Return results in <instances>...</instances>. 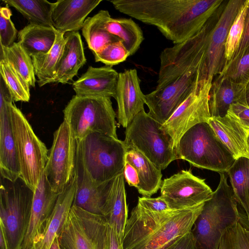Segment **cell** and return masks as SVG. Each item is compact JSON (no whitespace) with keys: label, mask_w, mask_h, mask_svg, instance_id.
<instances>
[{"label":"cell","mask_w":249,"mask_h":249,"mask_svg":"<svg viewBox=\"0 0 249 249\" xmlns=\"http://www.w3.org/2000/svg\"><path fill=\"white\" fill-rule=\"evenodd\" d=\"M223 0H112L119 12L155 26L167 39L180 43L198 33Z\"/></svg>","instance_id":"1"},{"label":"cell","mask_w":249,"mask_h":249,"mask_svg":"<svg viewBox=\"0 0 249 249\" xmlns=\"http://www.w3.org/2000/svg\"><path fill=\"white\" fill-rule=\"evenodd\" d=\"M204 204L181 210L152 212L138 203L126 221L124 249H163L191 231Z\"/></svg>","instance_id":"2"},{"label":"cell","mask_w":249,"mask_h":249,"mask_svg":"<svg viewBox=\"0 0 249 249\" xmlns=\"http://www.w3.org/2000/svg\"><path fill=\"white\" fill-rule=\"evenodd\" d=\"M212 198L204 203L191 231L197 249H218L224 233L237 222L249 225L237 207L232 188L224 173Z\"/></svg>","instance_id":"3"},{"label":"cell","mask_w":249,"mask_h":249,"mask_svg":"<svg viewBox=\"0 0 249 249\" xmlns=\"http://www.w3.org/2000/svg\"><path fill=\"white\" fill-rule=\"evenodd\" d=\"M176 152L178 159L219 173H227L235 160L208 122L188 130L179 140Z\"/></svg>","instance_id":"4"},{"label":"cell","mask_w":249,"mask_h":249,"mask_svg":"<svg viewBox=\"0 0 249 249\" xmlns=\"http://www.w3.org/2000/svg\"><path fill=\"white\" fill-rule=\"evenodd\" d=\"M224 0L201 29L185 41L164 49L161 53L156 89L182 74L203 66L210 34L226 4Z\"/></svg>","instance_id":"5"},{"label":"cell","mask_w":249,"mask_h":249,"mask_svg":"<svg viewBox=\"0 0 249 249\" xmlns=\"http://www.w3.org/2000/svg\"><path fill=\"white\" fill-rule=\"evenodd\" d=\"M64 120L77 141L92 133L118 138L116 114L111 98L74 95L63 110Z\"/></svg>","instance_id":"6"},{"label":"cell","mask_w":249,"mask_h":249,"mask_svg":"<svg viewBox=\"0 0 249 249\" xmlns=\"http://www.w3.org/2000/svg\"><path fill=\"white\" fill-rule=\"evenodd\" d=\"M126 152L124 141L100 133H92L77 141V156L98 184L109 181L123 172Z\"/></svg>","instance_id":"7"},{"label":"cell","mask_w":249,"mask_h":249,"mask_svg":"<svg viewBox=\"0 0 249 249\" xmlns=\"http://www.w3.org/2000/svg\"><path fill=\"white\" fill-rule=\"evenodd\" d=\"M34 192L19 178L11 181L0 177V227L9 249H20L30 221Z\"/></svg>","instance_id":"8"},{"label":"cell","mask_w":249,"mask_h":249,"mask_svg":"<svg viewBox=\"0 0 249 249\" xmlns=\"http://www.w3.org/2000/svg\"><path fill=\"white\" fill-rule=\"evenodd\" d=\"M161 124L143 109L126 128L124 141L126 147L137 150L161 170L178 160L173 141Z\"/></svg>","instance_id":"9"},{"label":"cell","mask_w":249,"mask_h":249,"mask_svg":"<svg viewBox=\"0 0 249 249\" xmlns=\"http://www.w3.org/2000/svg\"><path fill=\"white\" fill-rule=\"evenodd\" d=\"M11 122L19 161L20 178L34 192L48 159L45 144L37 137L21 110L12 103Z\"/></svg>","instance_id":"10"},{"label":"cell","mask_w":249,"mask_h":249,"mask_svg":"<svg viewBox=\"0 0 249 249\" xmlns=\"http://www.w3.org/2000/svg\"><path fill=\"white\" fill-rule=\"evenodd\" d=\"M53 138L44 174L53 191L59 194L75 176L77 140L64 120Z\"/></svg>","instance_id":"11"},{"label":"cell","mask_w":249,"mask_h":249,"mask_svg":"<svg viewBox=\"0 0 249 249\" xmlns=\"http://www.w3.org/2000/svg\"><path fill=\"white\" fill-rule=\"evenodd\" d=\"M213 80L204 79L177 108L161 128L171 137L175 150L182 135L200 123L208 122L211 117L209 95Z\"/></svg>","instance_id":"12"},{"label":"cell","mask_w":249,"mask_h":249,"mask_svg":"<svg viewBox=\"0 0 249 249\" xmlns=\"http://www.w3.org/2000/svg\"><path fill=\"white\" fill-rule=\"evenodd\" d=\"M201 80V70L186 72L161 88L145 94L148 114L161 124L164 123L184 102Z\"/></svg>","instance_id":"13"},{"label":"cell","mask_w":249,"mask_h":249,"mask_svg":"<svg viewBox=\"0 0 249 249\" xmlns=\"http://www.w3.org/2000/svg\"><path fill=\"white\" fill-rule=\"evenodd\" d=\"M160 196L169 208L181 210L194 207L210 199L213 192L205 179L182 170L162 181Z\"/></svg>","instance_id":"14"},{"label":"cell","mask_w":249,"mask_h":249,"mask_svg":"<svg viewBox=\"0 0 249 249\" xmlns=\"http://www.w3.org/2000/svg\"><path fill=\"white\" fill-rule=\"evenodd\" d=\"M246 0H230L212 30L208 41L201 79L213 80L222 73L227 64L225 45L231 26Z\"/></svg>","instance_id":"15"},{"label":"cell","mask_w":249,"mask_h":249,"mask_svg":"<svg viewBox=\"0 0 249 249\" xmlns=\"http://www.w3.org/2000/svg\"><path fill=\"white\" fill-rule=\"evenodd\" d=\"M13 102L6 84H0V177L11 181L20 178L18 153L11 122L10 105Z\"/></svg>","instance_id":"16"},{"label":"cell","mask_w":249,"mask_h":249,"mask_svg":"<svg viewBox=\"0 0 249 249\" xmlns=\"http://www.w3.org/2000/svg\"><path fill=\"white\" fill-rule=\"evenodd\" d=\"M141 80L135 69L119 73L115 99L117 103L118 123L126 128L134 118L144 109L145 94L140 87Z\"/></svg>","instance_id":"17"},{"label":"cell","mask_w":249,"mask_h":249,"mask_svg":"<svg viewBox=\"0 0 249 249\" xmlns=\"http://www.w3.org/2000/svg\"><path fill=\"white\" fill-rule=\"evenodd\" d=\"M77 187L73 206L104 216L107 199L113 179L98 184L91 178L77 155Z\"/></svg>","instance_id":"18"},{"label":"cell","mask_w":249,"mask_h":249,"mask_svg":"<svg viewBox=\"0 0 249 249\" xmlns=\"http://www.w3.org/2000/svg\"><path fill=\"white\" fill-rule=\"evenodd\" d=\"M58 195L53 191L43 173L34 192L31 215L20 249H30L34 238L50 217Z\"/></svg>","instance_id":"19"},{"label":"cell","mask_w":249,"mask_h":249,"mask_svg":"<svg viewBox=\"0 0 249 249\" xmlns=\"http://www.w3.org/2000/svg\"><path fill=\"white\" fill-rule=\"evenodd\" d=\"M77 187L76 174L59 194L53 211L41 231L34 238L30 249H50L60 234L72 206Z\"/></svg>","instance_id":"20"},{"label":"cell","mask_w":249,"mask_h":249,"mask_svg":"<svg viewBox=\"0 0 249 249\" xmlns=\"http://www.w3.org/2000/svg\"><path fill=\"white\" fill-rule=\"evenodd\" d=\"M102 0H58L53 2L52 20L53 28L64 34L78 32L87 16Z\"/></svg>","instance_id":"21"},{"label":"cell","mask_w":249,"mask_h":249,"mask_svg":"<svg viewBox=\"0 0 249 249\" xmlns=\"http://www.w3.org/2000/svg\"><path fill=\"white\" fill-rule=\"evenodd\" d=\"M118 73L112 67L89 66L73 84L78 96H106L115 98L119 78Z\"/></svg>","instance_id":"22"},{"label":"cell","mask_w":249,"mask_h":249,"mask_svg":"<svg viewBox=\"0 0 249 249\" xmlns=\"http://www.w3.org/2000/svg\"><path fill=\"white\" fill-rule=\"evenodd\" d=\"M208 124L235 159H249L247 139L249 129L230 111L224 117H211Z\"/></svg>","instance_id":"23"},{"label":"cell","mask_w":249,"mask_h":249,"mask_svg":"<svg viewBox=\"0 0 249 249\" xmlns=\"http://www.w3.org/2000/svg\"><path fill=\"white\" fill-rule=\"evenodd\" d=\"M245 85L234 82L222 73L217 75L212 81L209 95L211 116H225L233 104L246 105Z\"/></svg>","instance_id":"24"},{"label":"cell","mask_w":249,"mask_h":249,"mask_svg":"<svg viewBox=\"0 0 249 249\" xmlns=\"http://www.w3.org/2000/svg\"><path fill=\"white\" fill-rule=\"evenodd\" d=\"M65 43L53 83L65 84L77 75L86 63L81 36L78 32L64 35Z\"/></svg>","instance_id":"25"},{"label":"cell","mask_w":249,"mask_h":249,"mask_svg":"<svg viewBox=\"0 0 249 249\" xmlns=\"http://www.w3.org/2000/svg\"><path fill=\"white\" fill-rule=\"evenodd\" d=\"M124 179V171L114 178L104 213L109 223L115 227L122 243L128 219V206Z\"/></svg>","instance_id":"26"},{"label":"cell","mask_w":249,"mask_h":249,"mask_svg":"<svg viewBox=\"0 0 249 249\" xmlns=\"http://www.w3.org/2000/svg\"><path fill=\"white\" fill-rule=\"evenodd\" d=\"M125 161L136 169L139 179L137 189L142 196L151 197L160 189L162 180L161 170L137 150L126 147Z\"/></svg>","instance_id":"27"},{"label":"cell","mask_w":249,"mask_h":249,"mask_svg":"<svg viewBox=\"0 0 249 249\" xmlns=\"http://www.w3.org/2000/svg\"><path fill=\"white\" fill-rule=\"evenodd\" d=\"M53 27L29 24L18 32V43L32 57L48 53L56 39Z\"/></svg>","instance_id":"28"},{"label":"cell","mask_w":249,"mask_h":249,"mask_svg":"<svg viewBox=\"0 0 249 249\" xmlns=\"http://www.w3.org/2000/svg\"><path fill=\"white\" fill-rule=\"evenodd\" d=\"M65 43L64 34L56 31L55 42L47 53L32 57L35 75L40 87L53 83Z\"/></svg>","instance_id":"29"},{"label":"cell","mask_w":249,"mask_h":249,"mask_svg":"<svg viewBox=\"0 0 249 249\" xmlns=\"http://www.w3.org/2000/svg\"><path fill=\"white\" fill-rule=\"evenodd\" d=\"M58 240L61 249H95L73 206L58 235Z\"/></svg>","instance_id":"30"},{"label":"cell","mask_w":249,"mask_h":249,"mask_svg":"<svg viewBox=\"0 0 249 249\" xmlns=\"http://www.w3.org/2000/svg\"><path fill=\"white\" fill-rule=\"evenodd\" d=\"M109 16L108 11L102 10L93 17L86 18L84 22L82 35L93 54L100 52L110 43L121 41L109 33L106 28V21Z\"/></svg>","instance_id":"31"},{"label":"cell","mask_w":249,"mask_h":249,"mask_svg":"<svg viewBox=\"0 0 249 249\" xmlns=\"http://www.w3.org/2000/svg\"><path fill=\"white\" fill-rule=\"evenodd\" d=\"M105 26L109 33L121 40L130 55L138 51L144 39L141 28L131 18H114L110 15Z\"/></svg>","instance_id":"32"},{"label":"cell","mask_w":249,"mask_h":249,"mask_svg":"<svg viewBox=\"0 0 249 249\" xmlns=\"http://www.w3.org/2000/svg\"><path fill=\"white\" fill-rule=\"evenodd\" d=\"M21 14L30 24L53 27L52 13L53 3L46 0H2Z\"/></svg>","instance_id":"33"},{"label":"cell","mask_w":249,"mask_h":249,"mask_svg":"<svg viewBox=\"0 0 249 249\" xmlns=\"http://www.w3.org/2000/svg\"><path fill=\"white\" fill-rule=\"evenodd\" d=\"M228 174L231 188L237 203L249 218V159L240 157L235 159L229 169Z\"/></svg>","instance_id":"34"},{"label":"cell","mask_w":249,"mask_h":249,"mask_svg":"<svg viewBox=\"0 0 249 249\" xmlns=\"http://www.w3.org/2000/svg\"><path fill=\"white\" fill-rule=\"evenodd\" d=\"M0 60L8 63L29 87H35L36 78L32 57L18 42L8 48L0 47Z\"/></svg>","instance_id":"35"},{"label":"cell","mask_w":249,"mask_h":249,"mask_svg":"<svg viewBox=\"0 0 249 249\" xmlns=\"http://www.w3.org/2000/svg\"><path fill=\"white\" fill-rule=\"evenodd\" d=\"M0 77L8 88L13 101L28 102L30 98L29 86L14 69L3 60L0 61Z\"/></svg>","instance_id":"36"},{"label":"cell","mask_w":249,"mask_h":249,"mask_svg":"<svg viewBox=\"0 0 249 249\" xmlns=\"http://www.w3.org/2000/svg\"><path fill=\"white\" fill-rule=\"evenodd\" d=\"M249 6V0H246L231 26L225 45V55L227 64L231 59L233 53L239 45L243 33Z\"/></svg>","instance_id":"37"},{"label":"cell","mask_w":249,"mask_h":249,"mask_svg":"<svg viewBox=\"0 0 249 249\" xmlns=\"http://www.w3.org/2000/svg\"><path fill=\"white\" fill-rule=\"evenodd\" d=\"M221 73L234 82L246 85L249 81V46L238 59L228 63Z\"/></svg>","instance_id":"38"},{"label":"cell","mask_w":249,"mask_h":249,"mask_svg":"<svg viewBox=\"0 0 249 249\" xmlns=\"http://www.w3.org/2000/svg\"><path fill=\"white\" fill-rule=\"evenodd\" d=\"M93 54L96 62L111 67L124 61L130 56L121 41L110 43Z\"/></svg>","instance_id":"39"},{"label":"cell","mask_w":249,"mask_h":249,"mask_svg":"<svg viewBox=\"0 0 249 249\" xmlns=\"http://www.w3.org/2000/svg\"><path fill=\"white\" fill-rule=\"evenodd\" d=\"M12 13L7 7H1L0 10V47L8 48L15 42L17 30L11 19Z\"/></svg>","instance_id":"40"},{"label":"cell","mask_w":249,"mask_h":249,"mask_svg":"<svg viewBox=\"0 0 249 249\" xmlns=\"http://www.w3.org/2000/svg\"><path fill=\"white\" fill-rule=\"evenodd\" d=\"M225 234L228 249H249V226L237 222Z\"/></svg>","instance_id":"41"},{"label":"cell","mask_w":249,"mask_h":249,"mask_svg":"<svg viewBox=\"0 0 249 249\" xmlns=\"http://www.w3.org/2000/svg\"><path fill=\"white\" fill-rule=\"evenodd\" d=\"M138 203L145 209L152 212H162L171 209L160 196L155 198L139 197Z\"/></svg>","instance_id":"42"},{"label":"cell","mask_w":249,"mask_h":249,"mask_svg":"<svg viewBox=\"0 0 249 249\" xmlns=\"http://www.w3.org/2000/svg\"><path fill=\"white\" fill-rule=\"evenodd\" d=\"M163 249H197L192 231L168 244Z\"/></svg>","instance_id":"43"},{"label":"cell","mask_w":249,"mask_h":249,"mask_svg":"<svg viewBox=\"0 0 249 249\" xmlns=\"http://www.w3.org/2000/svg\"><path fill=\"white\" fill-rule=\"evenodd\" d=\"M248 46H249V6L246 16L243 33L239 45L233 53L231 59L228 63L238 59Z\"/></svg>","instance_id":"44"},{"label":"cell","mask_w":249,"mask_h":249,"mask_svg":"<svg viewBox=\"0 0 249 249\" xmlns=\"http://www.w3.org/2000/svg\"><path fill=\"white\" fill-rule=\"evenodd\" d=\"M245 127L249 129V107L246 105L236 103L231 105L228 110Z\"/></svg>","instance_id":"45"},{"label":"cell","mask_w":249,"mask_h":249,"mask_svg":"<svg viewBox=\"0 0 249 249\" xmlns=\"http://www.w3.org/2000/svg\"><path fill=\"white\" fill-rule=\"evenodd\" d=\"M124 179L129 186L135 187L137 190L139 187V179L135 167L130 163L125 160L124 169Z\"/></svg>","instance_id":"46"},{"label":"cell","mask_w":249,"mask_h":249,"mask_svg":"<svg viewBox=\"0 0 249 249\" xmlns=\"http://www.w3.org/2000/svg\"><path fill=\"white\" fill-rule=\"evenodd\" d=\"M109 249H124L123 243L118 236L115 227L110 224Z\"/></svg>","instance_id":"47"},{"label":"cell","mask_w":249,"mask_h":249,"mask_svg":"<svg viewBox=\"0 0 249 249\" xmlns=\"http://www.w3.org/2000/svg\"><path fill=\"white\" fill-rule=\"evenodd\" d=\"M0 249H9L7 241L4 232L0 227Z\"/></svg>","instance_id":"48"},{"label":"cell","mask_w":249,"mask_h":249,"mask_svg":"<svg viewBox=\"0 0 249 249\" xmlns=\"http://www.w3.org/2000/svg\"><path fill=\"white\" fill-rule=\"evenodd\" d=\"M218 249H228L227 239L225 232L222 236Z\"/></svg>","instance_id":"49"},{"label":"cell","mask_w":249,"mask_h":249,"mask_svg":"<svg viewBox=\"0 0 249 249\" xmlns=\"http://www.w3.org/2000/svg\"><path fill=\"white\" fill-rule=\"evenodd\" d=\"M50 249H61L58 240V235L54 239Z\"/></svg>","instance_id":"50"},{"label":"cell","mask_w":249,"mask_h":249,"mask_svg":"<svg viewBox=\"0 0 249 249\" xmlns=\"http://www.w3.org/2000/svg\"><path fill=\"white\" fill-rule=\"evenodd\" d=\"M245 99L246 105L249 107V81L245 85Z\"/></svg>","instance_id":"51"},{"label":"cell","mask_w":249,"mask_h":249,"mask_svg":"<svg viewBox=\"0 0 249 249\" xmlns=\"http://www.w3.org/2000/svg\"><path fill=\"white\" fill-rule=\"evenodd\" d=\"M247 142L248 146V147L249 148V131L248 135V136H247Z\"/></svg>","instance_id":"52"},{"label":"cell","mask_w":249,"mask_h":249,"mask_svg":"<svg viewBox=\"0 0 249 249\" xmlns=\"http://www.w3.org/2000/svg\"><path fill=\"white\" fill-rule=\"evenodd\" d=\"M248 220H249V218L248 219Z\"/></svg>","instance_id":"53"}]
</instances>
